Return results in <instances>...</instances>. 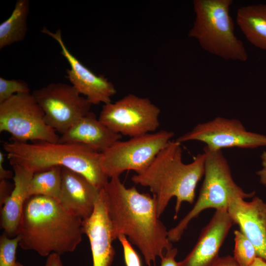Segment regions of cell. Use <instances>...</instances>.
Listing matches in <instances>:
<instances>
[{"instance_id":"cell-31","label":"cell","mask_w":266,"mask_h":266,"mask_svg":"<svg viewBox=\"0 0 266 266\" xmlns=\"http://www.w3.org/2000/svg\"><path fill=\"white\" fill-rule=\"evenodd\" d=\"M44 266H63L60 255L53 253L48 256Z\"/></svg>"},{"instance_id":"cell-28","label":"cell","mask_w":266,"mask_h":266,"mask_svg":"<svg viewBox=\"0 0 266 266\" xmlns=\"http://www.w3.org/2000/svg\"><path fill=\"white\" fill-rule=\"evenodd\" d=\"M10 185L7 180H0V205H2L5 199L10 195L13 189L11 190Z\"/></svg>"},{"instance_id":"cell-21","label":"cell","mask_w":266,"mask_h":266,"mask_svg":"<svg viewBox=\"0 0 266 266\" xmlns=\"http://www.w3.org/2000/svg\"><path fill=\"white\" fill-rule=\"evenodd\" d=\"M62 167L56 166L33 173L29 187V197L43 196L58 200L61 189Z\"/></svg>"},{"instance_id":"cell-33","label":"cell","mask_w":266,"mask_h":266,"mask_svg":"<svg viewBox=\"0 0 266 266\" xmlns=\"http://www.w3.org/2000/svg\"><path fill=\"white\" fill-rule=\"evenodd\" d=\"M15 266H23L22 264H20L19 262H17Z\"/></svg>"},{"instance_id":"cell-6","label":"cell","mask_w":266,"mask_h":266,"mask_svg":"<svg viewBox=\"0 0 266 266\" xmlns=\"http://www.w3.org/2000/svg\"><path fill=\"white\" fill-rule=\"evenodd\" d=\"M204 179L198 198L192 209L173 228L168 231L171 242L179 241L190 221L203 210L227 208L230 200L237 196L244 199L254 196L255 192L246 193L234 182L227 159L222 150H211L204 147Z\"/></svg>"},{"instance_id":"cell-11","label":"cell","mask_w":266,"mask_h":266,"mask_svg":"<svg viewBox=\"0 0 266 266\" xmlns=\"http://www.w3.org/2000/svg\"><path fill=\"white\" fill-rule=\"evenodd\" d=\"M176 141L181 144L199 141L204 143L207 148L215 151L234 147L254 149L266 146V135L247 131L239 120L222 117L197 125Z\"/></svg>"},{"instance_id":"cell-26","label":"cell","mask_w":266,"mask_h":266,"mask_svg":"<svg viewBox=\"0 0 266 266\" xmlns=\"http://www.w3.org/2000/svg\"><path fill=\"white\" fill-rule=\"evenodd\" d=\"M178 250L176 248H172L166 251L162 257L160 266H180L179 262L175 260V257Z\"/></svg>"},{"instance_id":"cell-27","label":"cell","mask_w":266,"mask_h":266,"mask_svg":"<svg viewBox=\"0 0 266 266\" xmlns=\"http://www.w3.org/2000/svg\"><path fill=\"white\" fill-rule=\"evenodd\" d=\"M210 266H240L233 257L228 255L219 257Z\"/></svg>"},{"instance_id":"cell-15","label":"cell","mask_w":266,"mask_h":266,"mask_svg":"<svg viewBox=\"0 0 266 266\" xmlns=\"http://www.w3.org/2000/svg\"><path fill=\"white\" fill-rule=\"evenodd\" d=\"M83 233L88 237L93 266H111L115 255L112 227L101 189L92 214L82 220Z\"/></svg>"},{"instance_id":"cell-22","label":"cell","mask_w":266,"mask_h":266,"mask_svg":"<svg viewBox=\"0 0 266 266\" xmlns=\"http://www.w3.org/2000/svg\"><path fill=\"white\" fill-rule=\"evenodd\" d=\"M233 258L240 266H250L257 257L251 241L240 231H234Z\"/></svg>"},{"instance_id":"cell-29","label":"cell","mask_w":266,"mask_h":266,"mask_svg":"<svg viewBox=\"0 0 266 266\" xmlns=\"http://www.w3.org/2000/svg\"><path fill=\"white\" fill-rule=\"evenodd\" d=\"M262 168L256 172L260 178V183L266 187V151H263L261 155Z\"/></svg>"},{"instance_id":"cell-4","label":"cell","mask_w":266,"mask_h":266,"mask_svg":"<svg viewBox=\"0 0 266 266\" xmlns=\"http://www.w3.org/2000/svg\"><path fill=\"white\" fill-rule=\"evenodd\" d=\"M3 148L10 164L20 166L33 173L56 166L83 175L100 190L109 178L100 166V153L84 144L68 142L15 141L4 142Z\"/></svg>"},{"instance_id":"cell-18","label":"cell","mask_w":266,"mask_h":266,"mask_svg":"<svg viewBox=\"0 0 266 266\" xmlns=\"http://www.w3.org/2000/svg\"><path fill=\"white\" fill-rule=\"evenodd\" d=\"M14 187L5 199L1 211V227L9 237L17 235L23 207L29 197V187L33 173L19 165L12 166Z\"/></svg>"},{"instance_id":"cell-10","label":"cell","mask_w":266,"mask_h":266,"mask_svg":"<svg viewBox=\"0 0 266 266\" xmlns=\"http://www.w3.org/2000/svg\"><path fill=\"white\" fill-rule=\"evenodd\" d=\"M32 93L47 125L61 134L90 112L91 103L72 85L52 83Z\"/></svg>"},{"instance_id":"cell-23","label":"cell","mask_w":266,"mask_h":266,"mask_svg":"<svg viewBox=\"0 0 266 266\" xmlns=\"http://www.w3.org/2000/svg\"><path fill=\"white\" fill-rule=\"evenodd\" d=\"M19 235L9 237L4 233L0 238V266H15L16 253L19 245Z\"/></svg>"},{"instance_id":"cell-12","label":"cell","mask_w":266,"mask_h":266,"mask_svg":"<svg viewBox=\"0 0 266 266\" xmlns=\"http://www.w3.org/2000/svg\"><path fill=\"white\" fill-rule=\"evenodd\" d=\"M41 32L59 44L61 55L70 66L66 70V77L79 93L84 96L92 105L111 102V97L117 92L114 85L104 76L95 74L70 53L63 40L61 30L53 33L44 27Z\"/></svg>"},{"instance_id":"cell-8","label":"cell","mask_w":266,"mask_h":266,"mask_svg":"<svg viewBox=\"0 0 266 266\" xmlns=\"http://www.w3.org/2000/svg\"><path fill=\"white\" fill-rule=\"evenodd\" d=\"M174 133L158 132L118 140L100 153V166L109 178L119 177L126 170L143 171L171 140Z\"/></svg>"},{"instance_id":"cell-24","label":"cell","mask_w":266,"mask_h":266,"mask_svg":"<svg viewBox=\"0 0 266 266\" xmlns=\"http://www.w3.org/2000/svg\"><path fill=\"white\" fill-rule=\"evenodd\" d=\"M30 92V89L25 81L0 77V103L16 94Z\"/></svg>"},{"instance_id":"cell-25","label":"cell","mask_w":266,"mask_h":266,"mask_svg":"<svg viewBox=\"0 0 266 266\" xmlns=\"http://www.w3.org/2000/svg\"><path fill=\"white\" fill-rule=\"evenodd\" d=\"M117 239L120 242L123 250L124 260L126 266H142L140 258L128 241L127 237L120 234Z\"/></svg>"},{"instance_id":"cell-1","label":"cell","mask_w":266,"mask_h":266,"mask_svg":"<svg viewBox=\"0 0 266 266\" xmlns=\"http://www.w3.org/2000/svg\"><path fill=\"white\" fill-rule=\"evenodd\" d=\"M114 240L128 236L139 249L147 266L173 248L168 231L160 220L155 198L126 187L119 177L110 178L101 189Z\"/></svg>"},{"instance_id":"cell-20","label":"cell","mask_w":266,"mask_h":266,"mask_svg":"<svg viewBox=\"0 0 266 266\" xmlns=\"http://www.w3.org/2000/svg\"><path fill=\"white\" fill-rule=\"evenodd\" d=\"M29 0H18L10 16L0 25V49L25 38L29 12Z\"/></svg>"},{"instance_id":"cell-3","label":"cell","mask_w":266,"mask_h":266,"mask_svg":"<svg viewBox=\"0 0 266 266\" xmlns=\"http://www.w3.org/2000/svg\"><path fill=\"white\" fill-rule=\"evenodd\" d=\"M181 144L170 140L146 169L132 177L135 184L149 188L156 199L159 217L175 197L176 219L183 202H194L197 185L204 175L205 153H199L193 162L185 164Z\"/></svg>"},{"instance_id":"cell-14","label":"cell","mask_w":266,"mask_h":266,"mask_svg":"<svg viewBox=\"0 0 266 266\" xmlns=\"http://www.w3.org/2000/svg\"><path fill=\"white\" fill-rule=\"evenodd\" d=\"M233 224L227 208L216 209L193 249L179 262L180 266H210L219 257V250Z\"/></svg>"},{"instance_id":"cell-16","label":"cell","mask_w":266,"mask_h":266,"mask_svg":"<svg viewBox=\"0 0 266 266\" xmlns=\"http://www.w3.org/2000/svg\"><path fill=\"white\" fill-rule=\"evenodd\" d=\"M100 190L83 175L66 167L62 169L58 201L67 211L84 220L93 213Z\"/></svg>"},{"instance_id":"cell-32","label":"cell","mask_w":266,"mask_h":266,"mask_svg":"<svg viewBox=\"0 0 266 266\" xmlns=\"http://www.w3.org/2000/svg\"><path fill=\"white\" fill-rule=\"evenodd\" d=\"M250 266H266V261L257 257Z\"/></svg>"},{"instance_id":"cell-19","label":"cell","mask_w":266,"mask_h":266,"mask_svg":"<svg viewBox=\"0 0 266 266\" xmlns=\"http://www.w3.org/2000/svg\"><path fill=\"white\" fill-rule=\"evenodd\" d=\"M236 23L251 44L266 50V4L240 7L237 11Z\"/></svg>"},{"instance_id":"cell-9","label":"cell","mask_w":266,"mask_h":266,"mask_svg":"<svg viewBox=\"0 0 266 266\" xmlns=\"http://www.w3.org/2000/svg\"><path fill=\"white\" fill-rule=\"evenodd\" d=\"M160 113L148 98L130 94L104 104L99 119L112 132L133 137L155 132Z\"/></svg>"},{"instance_id":"cell-2","label":"cell","mask_w":266,"mask_h":266,"mask_svg":"<svg viewBox=\"0 0 266 266\" xmlns=\"http://www.w3.org/2000/svg\"><path fill=\"white\" fill-rule=\"evenodd\" d=\"M82 220L57 200L33 196L26 200L17 235L19 246L42 257L73 252L82 239Z\"/></svg>"},{"instance_id":"cell-30","label":"cell","mask_w":266,"mask_h":266,"mask_svg":"<svg viewBox=\"0 0 266 266\" xmlns=\"http://www.w3.org/2000/svg\"><path fill=\"white\" fill-rule=\"evenodd\" d=\"M4 155L2 152H0V180H7L13 176V172L6 169L3 166Z\"/></svg>"},{"instance_id":"cell-5","label":"cell","mask_w":266,"mask_h":266,"mask_svg":"<svg viewBox=\"0 0 266 266\" xmlns=\"http://www.w3.org/2000/svg\"><path fill=\"white\" fill-rule=\"evenodd\" d=\"M232 0H194L195 19L188 36L209 53L227 60L246 62L248 56L235 35L230 14Z\"/></svg>"},{"instance_id":"cell-17","label":"cell","mask_w":266,"mask_h":266,"mask_svg":"<svg viewBox=\"0 0 266 266\" xmlns=\"http://www.w3.org/2000/svg\"><path fill=\"white\" fill-rule=\"evenodd\" d=\"M121 138L90 111L62 134L59 142L84 144L101 153Z\"/></svg>"},{"instance_id":"cell-7","label":"cell","mask_w":266,"mask_h":266,"mask_svg":"<svg viewBox=\"0 0 266 266\" xmlns=\"http://www.w3.org/2000/svg\"><path fill=\"white\" fill-rule=\"evenodd\" d=\"M0 132L9 133L13 141L20 142L60 140L31 92L16 94L0 103Z\"/></svg>"},{"instance_id":"cell-13","label":"cell","mask_w":266,"mask_h":266,"mask_svg":"<svg viewBox=\"0 0 266 266\" xmlns=\"http://www.w3.org/2000/svg\"><path fill=\"white\" fill-rule=\"evenodd\" d=\"M244 199L240 196L232 198L228 212L254 245L257 257L266 261V203L258 197L250 201Z\"/></svg>"}]
</instances>
